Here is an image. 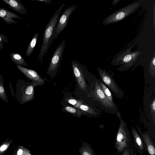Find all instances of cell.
Masks as SVG:
<instances>
[{
    "label": "cell",
    "instance_id": "obj_19",
    "mask_svg": "<svg viewBox=\"0 0 155 155\" xmlns=\"http://www.w3.org/2000/svg\"><path fill=\"white\" fill-rule=\"evenodd\" d=\"M0 97L5 102L8 103V100L4 88V79L2 75L0 74Z\"/></svg>",
    "mask_w": 155,
    "mask_h": 155
},
{
    "label": "cell",
    "instance_id": "obj_13",
    "mask_svg": "<svg viewBox=\"0 0 155 155\" xmlns=\"http://www.w3.org/2000/svg\"><path fill=\"white\" fill-rule=\"evenodd\" d=\"M131 134L133 138L134 146L138 152L142 155L144 150L143 142L137 130L132 127L131 129Z\"/></svg>",
    "mask_w": 155,
    "mask_h": 155
},
{
    "label": "cell",
    "instance_id": "obj_31",
    "mask_svg": "<svg viewBox=\"0 0 155 155\" xmlns=\"http://www.w3.org/2000/svg\"><path fill=\"white\" fill-rule=\"evenodd\" d=\"M11 155H17L16 150H15V152Z\"/></svg>",
    "mask_w": 155,
    "mask_h": 155
},
{
    "label": "cell",
    "instance_id": "obj_7",
    "mask_svg": "<svg viewBox=\"0 0 155 155\" xmlns=\"http://www.w3.org/2000/svg\"><path fill=\"white\" fill-rule=\"evenodd\" d=\"M76 8V6L72 5L66 8L63 12L55 29L53 35L54 39H56L60 33L67 27L70 16Z\"/></svg>",
    "mask_w": 155,
    "mask_h": 155
},
{
    "label": "cell",
    "instance_id": "obj_1",
    "mask_svg": "<svg viewBox=\"0 0 155 155\" xmlns=\"http://www.w3.org/2000/svg\"><path fill=\"white\" fill-rule=\"evenodd\" d=\"M65 4L63 3L55 12L46 26L43 32V41L38 58H42L47 52L53 40L55 29L59 20L61 12Z\"/></svg>",
    "mask_w": 155,
    "mask_h": 155
},
{
    "label": "cell",
    "instance_id": "obj_12",
    "mask_svg": "<svg viewBox=\"0 0 155 155\" xmlns=\"http://www.w3.org/2000/svg\"><path fill=\"white\" fill-rule=\"evenodd\" d=\"M8 5L9 7L21 14L27 15V11L19 0H2Z\"/></svg>",
    "mask_w": 155,
    "mask_h": 155
},
{
    "label": "cell",
    "instance_id": "obj_26",
    "mask_svg": "<svg viewBox=\"0 0 155 155\" xmlns=\"http://www.w3.org/2000/svg\"><path fill=\"white\" fill-rule=\"evenodd\" d=\"M151 112L152 115L153 116V118L154 119L155 113V99L154 98L152 101L150 106Z\"/></svg>",
    "mask_w": 155,
    "mask_h": 155
},
{
    "label": "cell",
    "instance_id": "obj_17",
    "mask_svg": "<svg viewBox=\"0 0 155 155\" xmlns=\"http://www.w3.org/2000/svg\"><path fill=\"white\" fill-rule=\"evenodd\" d=\"M11 60L15 64L20 66H28L22 56L17 53H12L10 55Z\"/></svg>",
    "mask_w": 155,
    "mask_h": 155
},
{
    "label": "cell",
    "instance_id": "obj_16",
    "mask_svg": "<svg viewBox=\"0 0 155 155\" xmlns=\"http://www.w3.org/2000/svg\"><path fill=\"white\" fill-rule=\"evenodd\" d=\"M98 80L99 85L105 96L113 106L117 107L113 101L112 94L108 88L104 83L101 79Z\"/></svg>",
    "mask_w": 155,
    "mask_h": 155
},
{
    "label": "cell",
    "instance_id": "obj_29",
    "mask_svg": "<svg viewBox=\"0 0 155 155\" xmlns=\"http://www.w3.org/2000/svg\"><path fill=\"white\" fill-rule=\"evenodd\" d=\"M123 153V155H130L129 152L128 150H125Z\"/></svg>",
    "mask_w": 155,
    "mask_h": 155
},
{
    "label": "cell",
    "instance_id": "obj_8",
    "mask_svg": "<svg viewBox=\"0 0 155 155\" xmlns=\"http://www.w3.org/2000/svg\"><path fill=\"white\" fill-rule=\"evenodd\" d=\"M65 46V40L57 47L52 55L48 68V73L54 72L57 71L62 57Z\"/></svg>",
    "mask_w": 155,
    "mask_h": 155
},
{
    "label": "cell",
    "instance_id": "obj_18",
    "mask_svg": "<svg viewBox=\"0 0 155 155\" xmlns=\"http://www.w3.org/2000/svg\"><path fill=\"white\" fill-rule=\"evenodd\" d=\"M38 33H37L33 36L26 50V55L29 56L32 53L38 38Z\"/></svg>",
    "mask_w": 155,
    "mask_h": 155
},
{
    "label": "cell",
    "instance_id": "obj_22",
    "mask_svg": "<svg viewBox=\"0 0 155 155\" xmlns=\"http://www.w3.org/2000/svg\"><path fill=\"white\" fill-rule=\"evenodd\" d=\"M134 53L128 54L125 55L124 57L122 58V62L120 64H123L124 63L125 65L126 64H128V63L132 61L133 59V55L135 54Z\"/></svg>",
    "mask_w": 155,
    "mask_h": 155
},
{
    "label": "cell",
    "instance_id": "obj_4",
    "mask_svg": "<svg viewBox=\"0 0 155 155\" xmlns=\"http://www.w3.org/2000/svg\"><path fill=\"white\" fill-rule=\"evenodd\" d=\"M143 3L142 0L137 1L119 9L107 17L103 21V24L105 25L122 20L135 12Z\"/></svg>",
    "mask_w": 155,
    "mask_h": 155
},
{
    "label": "cell",
    "instance_id": "obj_3",
    "mask_svg": "<svg viewBox=\"0 0 155 155\" xmlns=\"http://www.w3.org/2000/svg\"><path fill=\"white\" fill-rule=\"evenodd\" d=\"M39 84L37 83H29L22 79L18 80L15 96L17 101L22 104L34 99V87Z\"/></svg>",
    "mask_w": 155,
    "mask_h": 155
},
{
    "label": "cell",
    "instance_id": "obj_25",
    "mask_svg": "<svg viewBox=\"0 0 155 155\" xmlns=\"http://www.w3.org/2000/svg\"><path fill=\"white\" fill-rule=\"evenodd\" d=\"M155 57L154 55L153 58L151 61L150 67V71H153L154 73H155Z\"/></svg>",
    "mask_w": 155,
    "mask_h": 155
},
{
    "label": "cell",
    "instance_id": "obj_11",
    "mask_svg": "<svg viewBox=\"0 0 155 155\" xmlns=\"http://www.w3.org/2000/svg\"><path fill=\"white\" fill-rule=\"evenodd\" d=\"M0 18L8 24L17 23L13 18H22L15 13L6 8L0 7Z\"/></svg>",
    "mask_w": 155,
    "mask_h": 155
},
{
    "label": "cell",
    "instance_id": "obj_30",
    "mask_svg": "<svg viewBox=\"0 0 155 155\" xmlns=\"http://www.w3.org/2000/svg\"><path fill=\"white\" fill-rule=\"evenodd\" d=\"M119 1V0H114L113 3V5H114L116 4Z\"/></svg>",
    "mask_w": 155,
    "mask_h": 155
},
{
    "label": "cell",
    "instance_id": "obj_14",
    "mask_svg": "<svg viewBox=\"0 0 155 155\" xmlns=\"http://www.w3.org/2000/svg\"><path fill=\"white\" fill-rule=\"evenodd\" d=\"M142 137L147 149L149 155H155V149L154 145L147 134H143Z\"/></svg>",
    "mask_w": 155,
    "mask_h": 155
},
{
    "label": "cell",
    "instance_id": "obj_32",
    "mask_svg": "<svg viewBox=\"0 0 155 155\" xmlns=\"http://www.w3.org/2000/svg\"><path fill=\"white\" fill-rule=\"evenodd\" d=\"M120 155H123V152Z\"/></svg>",
    "mask_w": 155,
    "mask_h": 155
},
{
    "label": "cell",
    "instance_id": "obj_28",
    "mask_svg": "<svg viewBox=\"0 0 155 155\" xmlns=\"http://www.w3.org/2000/svg\"><path fill=\"white\" fill-rule=\"evenodd\" d=\"M32 1H36L38 2H44L46 4H49L51 3L52 0H32Z\"/></svg>",
    "mask_w": 155,
    "mask_h": 155
},
{
    "label": "cell",
    "instance_id": "obj_21",
    "mask_svg": "<svg viewBox=\"0 0 155 155\" xmlns=\"http://www.w3.org/2000/svg\"><path fill=\"white\" fill-rule=\"evenodd\" d=\"M64 109L68 112L76 115L78 117L81 116L82 113L80 110L70 106H66L64 107Z\"/></svg>",
    "mask_w": 155,
    "mask_h": 155
},
{
    "label": "cell",
    "instance_id": "obj_6",
    "mask_svg": "<svg viewBox=\"0 0 155 155\" xmlns=\"http://www.w3.org/2000/svg\"><path fill=\"white\" fill-rule=\"evenodd\" d=\"M97 70L100 79L112 91L118 98H122L124 96V92L118 86L113 78L103 69L98 67Z\"/></svg>",
    "mask_w": 155,
    "mask_h": 155
},
{
    "label": "cell",
    "instance_id": "obj_5",
    "mask_svg": "<svg viewBox=\"0 0 155 155\" xmlns=\"http://www.w3.org/2000/svg\"><path fill=\"white\" fill-rule=\"evenodd\" d=\"M93 97L98 102L101 109L108 113H117L118 108L113 106L105 95L101 89L99 80H96L94 85V89L92 91Z\"/></svg>",
    "mask_w": 155,
    "mask_h": 155
},
{
    "label": "cell",
    "instance_id": "obj_10",
    "mask_svg": "<svg viewBox=\"0 0 155 155\" xmlns=\"http://www.w3.org/2000/svg\"><path fill=\"white\" fill-rule=\"evenodd\" d=\"M18 69L22 72L27 78L31 80L33 83H37L42 84L44 81L35 71L27 68L21 66L17 65Z\"/></svg>",
    "mask_w": 155,
    "mask_h": 155
},
{
    "label": "cell",
    "instance_id": "obj_27",
    "mask_svg": "<svg viewBox=\"0 0 155 155\" xmlns=\"http://www.w3.org/2000/svg\"><path fill=\"white\" fill-rule=\"evenodd\" d=\"M9 87H10V92H11L12 97L13 98L14 97H15V92H14V91L13 88L12 86V84L10 81L9 82Z\"/></svg>",
    "mask_w": 155,
    "mask_h": 155
},
{
    "label": "cell",
    "instance_id": "obj_2",
    "mask_svg": "<svg viewBox=\"0 0 155 155\" xmlns=\"http://www.w3.org/2000/svg\"><path fill=\"white\" fill-rule=\"evenodd\" d=\"M116 114L120 120V123L116 135L114 147L117 152L120 153L126 150H128L132 141L127 123L122 118L120 112H118Z\"/></svg>",
    "mask_w": 155,
    "mask_h": 155
},
{
    "label": "cell",
    "instance_id": "obj_9",
    "mask_svg": "<svg viewBox=\"0 0 155 155\" xmlns=\"http://www.w3.org/2000/svg\"><path fill=\"white\" fill-rule=\"evenodd\" d=\"M72 69L80 88L83 91L87 90V85L80 64L77 61L71 62Z\"/></svg>",
    "mask_w": 155,
    "mask_h": 155
},
{
    "label": "cell",
    "instance_id": "obj_20",
    "mask_svg": "<svg viewBox=\"0 0 155 155\" xmlns=\"http://www.w3.org/2000/svg\"><path fill=\"white\" fill-rule=\"evenodd\" d=\"M13 142L12 140L7 138L0 145V155H3Z\"/></svg>",
    "mask_w": 155,
    "mask_h": 155
},
{
    "label": "cell",
    "instance_id": "obj_15",
    "mask_svg": "<svg viewBox=\"0 0 155 155\" xmlns=\"http://www.w3.org/2000/svg\"><path fill=\"white\" fill-rule=\"evenodd\" d=\"M82 145L79 149L81 155H95L94 152L90 145L86 142L81 141Z\"/></svg>",
    "mask_w": 155,
    "mask_h": 155
},
{
    "label": "cell",
    "instance_id": "obj_23",
    "mask_svg": "<svg viewBox=\"0 0 155 155\" xmlns=\"http://www.w3.org/2000/svg\"><path fill=\"white\" fill-rule=\"evenodd\" d=\"M8 41L7 38L5 35L0 33V50L4 47V42L7 43Z\"/></svg>",
    "mask_w": 155,
    "mask_h": 155
},
{
    "label": "cell",
    "instance_id": "obj_24",
    "mask_svg": "<svg viewBox=\"0 0 155 155\" xmlns=\"http://www.w3.org/2000/svg\"><path fill=\"white\" fill-rule=\"evenodd\" d=\"M68 102L78 109L80 105L82 104L80 101L74 99H70L68 101Z\"/></svg>",
    "mask_w": 155,
    "mask_h": 155
}]
</instances>
